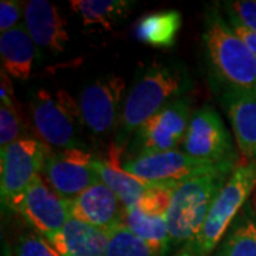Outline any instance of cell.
I'll return each mask as SVG.
<instances>
[{"label": "cell", "mask_w": 256, "mask_h": 256, "mask_svg": "<svg viewBox=\"0 0 256 256\" xmlns=\"http://www.w3.org/2000/svg\"><path fill=\"white\" fill-rule=\"evenodd\" d=\"M192 87L188 70L176 62H152L140 74L124 100L117 137L112 142L126 152L140 127L165 108L170 102L182 98Z\"/></svg>", "instance_id": "obj_1"}, {"label": "cell", "mask_w": 256, "mask_h": 256, "mask_svg": "<svg viewBox=\"0 0 256 256\" xmlns=\"http://www.w3.org/2000/svg\"><path fill=\"white\" fill-rule=\"evenodd\" d=\"M202 44L210 76L225 92L256 94L255 54L214 4L205 14Z\"/></svg>", "instance_id": "obj_2"}, {"label": "cell", "mask_w": 256, "mask_h": 256, "mask_svg": "<svg viewBox=\"0 0 256 256\" xmlns=\"http://www.w3.org/2000/svg\"><path fill=\"white\" fill-rule=\"evenodd\" d=\"M235 168V165H226L214 172L184 181L175 188L166 215L171 249L190 248L204 226L216 195Z\"/></svg>", "instance_id": "obj_3"}, {"label": "cell", "mask_w": 256, "mask_h": 256, "mask_svg": "<svg viewBox=\"0 0 256 256\" xmlns=\"http://www.w3.org/2000/svg\"><path fill=\"white\" fill-rule=\"evenodd\" d=\"M256 188V161L238 165L216 195L198 236L190 249L195 256H210Z\"/></svg>", "instance_id": "obj_4"}, {"label": "cell", "mask_w": 256, "mask_h": 256, "mask_svg": "<svg viewBox=\"0 0 256 256\" xmlns=\"http://www.w3.org/2000/svg\"><path fill=\"white\" fill-rule=\"evenodd\" d=\"M32 121L48 146L80 148L84 120L78 102L64 90H37L30 102Z\"/></svg>", "instance_id": "obj_5"}, {"label": "cell", "mask_w": 256, "mask_h": 256, "mask_svg": "<svg viewBox=\"0 0 256 256\" xmlns=\"http://www.w3.org/2000/svg\"><path fill=\"white\" fill-rule=\"evenodd\" d=\"M226 165L236 166V164H215L210 161H204L180 150H172L146 156H126L121 166L126 172L146 182L180 185L184 181L214 172Z\"/></svg>", "instance_id": "obj_6"}, {"label": "cell", "mask_w": 256, "mask_h": 256, "mask_svg": "<svg viewBox=\"0 0 256 256\" xmlns=\"http://www.w3.org/2000/svg\"><path fill=\"white\" fill-rule=\"evenodd\" d=\"M191 102L186 98L170 102L165 108L137 130L131 140L127 156L165 152L182 146L192 117Z\"/></svg>", "instance_id": "obj_7"}, {"label": "cell", "mask_w": 256, "mask_h": 256, "mask_svg": "<svg viewBox=\"0 0 256 256\" xmlns=\"http://www.w3.org/2000/svg\"><path fill=\"white\" fill-rule=\"evenodd\" d=\"M50 146L34 138L23 137L0 151L2 204L16 198L43 171Z\"/></svg>", "instance_id": "obj_8"}, {"label": "cell", "mask_w": 256, "mask_h": 256, "mask_svg": "<svg viewBox=\"0 0 256 256\" xmlns=\"http://www.w3.org/2000/svg\"><path fill=\"white\" fill-rule=\"evenodd\" d=\"M182 151L188 156L215 164H236L238 154L234 141L220 118L210 106H204L192 114Z\"/></svg>", "instance_id": "obj_9"}, {"label": "cell", "mask_w": 256, "mask_h": 256, "mask_svg": "<svg viewBox=\"0 0 256 256\" xmlns=\"http://www.w3.org/2000/svg\"><path fill=\"white\" fill-rule=\"evenodd\" d=\"M46 238L53 236L70 220L68 201L58 196L43 176H37L24 191L6 205Z\"/></svg>", "instance_id": "obj_10"}, {"label": "cell", "mask_w": 256, "mask_h": 256, "mask_svg": "<svg viewBox=\"0 0 256 256\" xmlns=\"http://www.w3.org/2000/svg\"><path fill=\"white\" fill-rule=\"evenodd\" d=\"M126 82L116 74H106L90 82L80 94V111L88 130L104 136L118 130Z\"/></svg>", "instance_id": "obj_11"}, {"label": "cell", "mask_w": 256, "mask_h": 256, "mask_svg": "<svg viewBox=\"0 0 256 256\" xmlns=\"http://www.w3.org/2000/svg\"><path fill=\"white\" fill-rule=\"evenodd\" d=\"M92 161L94 156L82 148L50 150L42 174L58 196L70 201L100 181Z\"/></svg>", "instance_id": "obj_12"}, {"label": "cell", "mask_w": 256, "mask_h": 256, "mask_svg": "<svg viewBox=\"0 0 256 256\" xmlns=\"http://www.w3.org/2000/svg\"><path fill=\"white\" fill-rule=\"evenodd\" d=\"M70 216L110 232L124 224L126 208L120 198L101 181L92 184L68 201Z\"/></svg>", "instance_id": "obj_13"}, {"label": "cell", "mask_w": 256, "mask_h": 256, "mask_svg": "<svg viewBox=\"0 0 256 256\" xmlns=\"http://www.w3.org/2000/svg\"><path fill=\"white\" fill-rule=\"evenodd\" d=\"M24 26L34 44L53 54H62L70 42L67 20L53 3L30 0L24 3Z\"/></svg>", "instance_id": "obj_14"}, {"label": "cell", "mask_w": 256, "mask_h": 256, "mask_svg": "<svg viewBox=\"0 0 256 256\" xmlns=\"http://www.w3.org/2000/svg\"><path fill=\"white\" fill-rule=\"evenodd\" d=\"M220 97L240 156L248 162L256 161V94L224 92Z\"/></svg>", "instance_id": "obj_15"}, {"label": "cell", "mask_w": 256, "mask_h": 256, "mask_svg": "<svg viewBox=\"0 0 256 256\" xmlns=\"http://www.w3.org/2000/svg\"><path fill=\"white\" fill-rule=\"evenodd\" d=\"M122 154L124 152L121 150L111 144L108 156L104 160L94 156L92 166L98 175V180L118 196L126 210H128L136 208L140 198L152 185V182H146L144 180H140L137 176L126 172L121 166Z\"/></svg>", "instance_id": "obj_16"}, {"label": "cell", "mask_w": 256, "mask_h": 256, "mask_svg": "<svg viewBox=\"0 0 256 256\" xmlns=\"http://www.w3.org/2000/svg\"><path fill=\"white\" fill-rule=\"evenodd\" d=\"M47 239L62 256H106L108 246V232L76 218Z\"/></svg>", "instance_id": "obj_17"}, {"label": "cell", "mask_w": 256, "mask_h": 256, "mask_svg": "<svg viewBox=\"0 0 256 256\" xmlns=\"http://www.w3.org/2000/svg\"><path fill=\"white\" fill-rule=\"evenodd\" d=\"M36 44L24 24L0 34L2 70L16 80H28L36 60Z\"/></svg>", "instance_id": "obj_18"}, {"label": "cell", "mask_w": 256, "mask_h": 256, "mask_svg": "<svg viewBox=\"0 0 256 256\" xmlns=\"http://www.w3.org/2000/svg\"><path fill=\"white\" fill-rule=\"evenodd\" d=\"M210 256H256V204L246 202Z\"/></svg>", "instance_id": "obj_19"}, {"label": "cell", "mask_w": 256, "mask_h": 256, "mask_svg": "<svg viewBox=\"0 0 256 256\" xmlns=\"http://www.w3.org/2000/svg\"><path fill=\"white\" fill-rule=\"evenodd\" d=\"M182 24V16L178 10H165L146 14L134 26V36L140 42L154 47H171Z\"/></svg>", "instance_id": "obj_20"}, {"label": "cell", "mask_w": 256, "mask_h": 256, "mask_svg": "<svg viewBox=\"0 0 256 256\" xmlns=\"http://www.w3.org/2000/svg\"><path fill=\"white\" fill-rule=\"evenodd\" d=\"M132 2L128 0H72V9L82 18L86 28L100 26L111 30L120 20L127 18L132 9Z\"/></svg>", "instance_id": "obj_21"}, {"label": "cell", "mask_w": 256, "mask_h": 256, "mask_svg": "<svg viewBox=\"0 0 256 256\" xmlns=\"http://www.w3.org/2000/svg\"><path fill=\"white\" fill-rule=\"evenodd\" d=\"M124 225L136 236L144 240L158 256H165L171 250L166 216H148L137 208H132L126 210Z\"/></svg>", "instance_id": "obj_22"}, {"label": "cell", "mask_w": 256, "mask_h": 256, "mask_svg": "<svg viewBox=\"0 0 256 256\" xmlns=\"http://www.w3.org/2000/svg\"><path fill=\"white\" fill-rule=\"evenodd\" d=\"M106 256H158L144 240L136 236L121 224L108 232V246Z\"/></svg>", "instance_id": "obj_23"}, {"label": "cell", "mask_w": 256, "mask_h": 256, "mask_svg": "<svg viewBox=\"0 0 256 256\" xmlns=\"http://www.w3.org/2000/svg\"><path fill=\"white\" fill-rule=\"evenodd\" d=\"M176 186L175 184H152L140 198L136 208L148 216H166Z\"/></svg>", "instance_id": "obj_24"}, {"label": "cell", "mask_w": 256, "mask_h": 256, "mask_svg": "<svg viewBox=\"0 0 256 256\" xmlns=\"http://www.w3.org/2000/svg\"><path fill=\"white\" fill-rule=\"evenodd\" d=\"M6 246L12 256H62L52 242L37 230H23Z\"/></svg>", "instance_id": "obj_25"}, {"label": "cell", "mask_w": 256, "mask_h": 256, "mask_svg": "<svg viewBox=\"0 0 256 256\" xmlns=\"http://www.w3.org/2000/svg\"><path fill=\"white\" fill-rule=\"evenodd\" d=\"M222 9L225 10L226 20L235 22L242 28L256 33V2L255 0H235L224 2Z\"/></svg>", "instance_id": "obj_26"}, {"label": "cell", "mask_w": 256, "mask_h": 256, "mask_svg": "<svg viewBox=\"0 0 256 256\" xmlns=\"http://www.w3.org/2000/svg\"><path fill=\"white\" fill-rule=\"evenodd\" d=\"M23 120L16 107H0V146L2 148L18 141L22 137Z\"/></svg>", "instance_id": "obj_27"}, {"label": "cell", "mask_w": 256, "mask_h": 256, "mask_svg": "<svg viewBox=\"0 0 256 256\" xmlns=\"http://www.w3.org/2000/svg\"><path fill=\"white\" fill-rule=\"evenodd\" d=\"M24 3L16 0L0 2V33H6L18 26L20 18H24Z\"/></svg>", "instance_id": "obj_28"}, {"label": "cell", "mask_w": 256, "mask_h": 256, "mask_svg": "<svg viewBox=\"0 0 256 256\" xmlns=\"http://www.w3.org/2000/svg\"><path fill=\"white\" fill-rule=\"evenodd\" d=\"M2 82H0V101L2 106L6 107H16L14 102V96H13V84H12V77L6 72H0Z\"/></svg>", "instance_id": "obj_29"}, {"label": "cell", "mask_w": 256, "mask_h": 256, "mask_svg": "<svg viewBox=\"0 0 256 256\" xmlns=\"http://www.w3.org/2000/svg\"><path fill=\"white\" fill-rule=\"evenodd\" d=\"M229 26L234 28V32L238 34L240 38H242V42L245 43L248 46V48L255 54L256 57V33H254V32H250V30H248V28H242L240 24H238V23H235V22H230V20H228Z\"/></svg>", "instance_id": "obj_30"}, {"label": "cell", "mask_w": 256, "mask_h": 256, "mask_svg": "<svg viewBox=\"0 0 256 256\" xmlns=\"http://www.w3.org/2000/svg\"><path fill=\"white\" fill-rule=\"evenodd\" d=\"M174 256H195L194 254H192L190 249H181L178 254H175Z\"/></svg>", "instance_id": "obj_31"}, {"label": "cell", "mask_w": 256, "mask_h": 256, "mask_svg": "<svg viewBox=\"0 0 256 256\" xmlns=\"http://www.w3.org/2000/svg\"><path fill=\"white\" fill-rule=\"evenodd\" d=\"M3 256H12V254H10V250H9V248L6 246H3Z\"/></svg>", "instance_id": "obj_32"}]
</instances>
